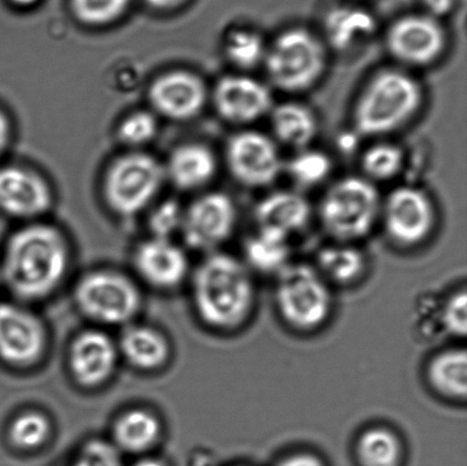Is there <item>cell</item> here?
<instances>
[{
	"label": "cell",
	"mask_w": 467,
	"mask_h": 466,
	"mask_svg": "<svg viewBox=\"0 0 467 466\" xmlns=\"http://www.w3.org/2000/svg\"><path fill=\"white\" fill-rule=\"evenodd\" d=\"M70 258V245L61 231L47 223H30L9 237L0 283L18 303H39L62 285Z\"/></svg>",
	"instance_id": "cell-1"
},
{
	"label": "cell",
	"mask_w": 467,
	"mask_h": 466,
	"mask_svg": "<svg viewBox=\"0 0 467 466\" xmlns=\"http://www.w3.org/2000/svg\"><path fill=\"white\" fill-rule=\"evenodd\" d=\"M191 292L196 315L214 331H235L254 313V276L232 254L219 251L205 254L192 272Z\"/></svg>",
	"instance_id": "cell-2"
},
{
	"label": "cell",
	"mask_w": 467,
	"mask_h": 466,
	"mask_svg": "<svg viewBox=\"0 0 467 466\" xmlns=\"http://www.w3.org/2000/svg\"><path fill=\"white\" fill-rule=\"evenodd\" d=\"M423 102V87L414 76L404 68H383L369 78L357 96L352 126L360 136L382 139L410 125Z\"/></svg>",
	"instance_id": "cell-3"
},
{
	"label": "cell",
	"mask_w": 467,
	"mask_h": 466,
	"mask_svg": "<svg viewBox=\"0 0 467 466\" xmlns=\"http://www.w3.org/2000/svg\"><path fill=\"white\" fill-rule=\"evenodd\" d=\"M382 200L377 185L363 176L343 177L320 200V223L334 241L354 244L377 226Z\"/></svg>",
	"instance_id": "cell-4"
},
{
	"label": "cell",
	"mask_w": 467,
	"mask_h": 466,
	"mask_svg": "<svg viewBox=\"0 0 467 466\" xmlns=\"http://www.w3.org/2000/svg\"><path fill=\"white\" fill-rule=\"evenodd\" d=\"M328 49L313 32L292 27L268 44L263 66L270 84L284 93H305L327 72Z\"/></svg>",
	"instance_id": "cell-5"
},
{
	"label": "cell",
	"mask_w": 467,
	"mask_h": 466,
	"mask_svg": "<svg viewBox=\"0 0 467 466\" xmlns=\"http://www.w3.org/2000/svg\"><path fill=\"white\" fill-rule=\"evenodd\" d=\"M275 303L287 326L313 332L327 323L333 300L328 283L316 267L290 263L277 275Z\"/></svg>",
	"instance_id": "cell-6"
},
{
	"label": "cell",
	"mask_w": 467,
	"mask_h": 466,
	"mask_svg": "<svg viewBox=\"0 0 467 466\" xmlns=\"http://www.w3.org/2000/svg\"><path fill=\"white\" fill-rule=\"evenodd\" d=\"M75 304L89 321L104 326H126L140 314L143 298L139 286L125 274L99 269L77 282Z\"/></svg>",
	"instance_id": "cell-7"
},
{
	"label": "cell",
	"mask_w": 467,
	"mask_h": 466,
	"mask_svg": "<svg viewBox=\"0 0 467 466\" xmlns=\"http://www.w3.org/2000/svg\"><path fill=\"white\" fill-rule=\"evenodd\" d=\"M164 180V167L152 155L128 153L114 160L105 173L104 199L119 216H135L152 202Z\"/></svg>",
	"instance_id": "cell-8"
},
{
	"label": "cell",
	"mask_w": 467,
	"mask_h": 466,
	"mask_svg": "<svg viewBox=\"0 0 467 466\" xmlns=\"http://www.w3.org/2000/svg\"><path fill=\"white\" fill-rule=\"evenodd\" d=\"M379 222L393 244L415 248L424 243L436 228V205L419 187L400 186L382 200Z\"/></svg>",
	"instance_id": "cell-9"
},
{
	"label": "cell",
	"mask_w": 467,
	"mask_h": 466,
	"mask_svg": "<svg viewBox=\"0 0 467 466\" xmlns=\"http://www.w3.org/2000/svg\"><path fill=\"white\" fill-rule=\"evenodd\" d=\"M225 160L234 180L247 189L273 185L284 171L276 141L254 129L238 131L228 140Z\"/></svg>",
	"instance_id": "cell-10"
},
{
	"label": "cell",
	"mask_w": 467,
	"mask_h": 466,
	"mask_svg": "<svg viewBox=\"0 0 467 466\" xmlns=\"http://www.w3.org/2000/svg\"><path fill=\"white\" fill-rule=\"evenodd\" d=\"M47 328L26 305L0 303V360L8 367L30 368L47 350Z\"/></svg>",
	"instance_id": "cell-11"
},
{
	"label": "cell",
	"mask_w": 467,
	"mask_h": 466,
	"mask_svg": "<svg viewBox=\"0 0 467 466\" xmlns=\"http://www.w3.org/2000/svg\"><path fill=\"white\" fill-rule=\"evenodd\" d=\"M448 38L445 29L431 16H409L389 27L386 47L390 57L407 67L433 66L445 54Z\"/></svg>",
	"instance_id": "cell-12"
},
{
	"label": "cell",
	"mask_w": 467,
	"mask_h": 466,
	"mask_svg": "<svg viewBox=\"0 0 467 466\" xmlns=\"http://www.w3.org/2000/svg\"><path fill=\"white\" fill-rule=\"evenodd\" d=\"M237 223V209L230 196L212 192L184 210L182 234L190 248L210 254L231 239Z\"/></svg>",
	"instance_id": "cell-13"
},
{
	"label": "cell",
	"mask_w": 467,
	"mask_h": 466,
	"mask_svg": "<svg viewBox=\"0 0 467 466\" xmlns=\"http://www.w3.org/2000/svg\"><path fill=\"white\" fill-rule=\"evenodd\" d=\"M213 103L223 121L236 126L261 120L275 105L269 87L245 73L221 78L213 90Z\"/></svg>",
	"instance_id": "cell-14"
},
{
	"label": "cell",
	"mask_w": 467,
	"mask_h": 466,
	"mask_svg": "<svg viewBox=\"0 0 467 466\" xmlns=\"http://www.w3.org/2000/svg\"><path fill=\"white\" fill-rule=\"evenodd\" d=\"M119 359L117 341L98 328L79 333L68 349L71 377L85 389H96L111 380Z\"/></svg>",
	"instance_id": "cell-15"
},
{
	"label": "cell",
	"mask_w": 467,
	"mask_h": 466,
	"mask_svg": "<svg viewBox=\"0 0 467 466\" xmlns=\"http://www.w3.org/2000/svg\"><path fill=\"white\" fill-rule=\"evenodd\" d=\"M149 98L155 111L161 116L186 121L203 111L208 89L195 73L176 70L164 73L152 82Z\"/></svg>",
	"instance_id": "cell-16"
},
{
	"label": "cell",
	"mask_w": 467,
	"mask_h": 466,
	"mask_svg": "<svg viewBox=\"0 0 467 466\" xmlns=\"http://www.w3.org/2000/svg\"><path fill=\"white\" fill-rule=\"evenodd\" d=\"M53 193L48 182L29 169L0 168V210L17 219H35L48 212Z\"/></svg>",
	"instance_id": "cell-17"
},
{
	"label": "cell",
	"mask_w": 467,
	"mask_h": 466,
	"mask_svg": "<svg viewBox=\"0 0 467 466\" xmlns=\"http://www.w3.org/2000/svg\"><path fill=\"white\" fill-rule=\"evenodd\" d=\"M132 262L140 280L157 290L176 289L190 274L189 258L172 240L150 236L137 246Z\"/></svg>",
	"instance_id": "cell-18"
},
{
	"label": "cell",
	"mask_w": 467,
	"mask_h": 466,
	"mask_svg": "<svg viewBox=\"0 0 467 466\" xmlns=\"http://www.w3.org/2000/svg\"><path fill=\"white\" fill-rule=\"evenodd\" d=\"M311 205L296 191H276L264 196L254 208L258 228L279 233L290 237L304 231L310 223Z\"/></svg>",
	"instance_id": "cell-19"
},
{
	"label": "cell",
	"mask_w": 467,
	"mask_h": 466,
	"mask_svg": "<svg viewBox=\"0 0 467 466\" xmlns=\"http://www.w3.org/2000/svg\"><path fill=\"white\" fill-rule=\"evenodd\" d=\"M117 346L120 358L140 372L158 371L171 358V349L166 336L143 324L130 323L123 326Z\"/></svg>",
	"instance_id": "cell-20"
},
{
	"label": "cell",
	"mask_w": 467,
	"mask_h": 466,
	"mask_svg": "<svg viewBox=\"0 0 467 466\" xmlns=\"http://www.w3.org/2000/svg\"><path fill=\"white\" fill-rule=\"evenodd\" d=\"M377 27L372 14L363 8H334L325 18L323 41L328 50L348 54L368 44Z\"/></svg>",
	"instance_id": "cell-21"
},
{
	"label": "cell",
	"mask_w": 467,
	"mask_h": 466,
	"mask_svg": "<svg viewBox=\"0 0 467 466\" xmlns=\"http://www.w3.org/2000/svg\"><path fill=\"white\" fill-rule=\"evenodd\" d=\"M217 171L216 155L208 146L199 143L178 146L164 167L166 178L182 191L202 189L213 180Z\"/></svg>",
	"instance_id": "cell-22"
},
{
	"label": "cell",
	"mask_w": 467,
	"mask_h": 466,
	"mask_svg": "<svg viewBox=\"0 0 467 466\" xmlns=\"http://www.w3.org/2000/svg\"><path fill=\"white\" fill-rule=\"evenodd\" d=\"M274 139L296 150L310 148L318 135L317 116L308 105L288 100L274 105L269 113Z\"/></svg>",
	"instance_id": "cell-23"
},
{
	"label": "cell",
	"mask_w": 467,
	"mask_h": 466,
	"mask_svg": "<svg viewBox=\"0 0 467 466\" xmlns=\"http://www.w3.org/2000/svg\"><path fill=\"white\" fill-rule=\"evenodd\" d=\"M162 424L148 409H132L119 415L112 427L113 445L130 454H145L157 446Z\"/></svg>",
	"instance_id": "cell-24"
},
{
	"label": "cell",
	"mask_w": 467,
	"mask_h": 466,
	"mask_svg": "<svg viewBox=\"0 0 467 466\" xmlns=\"http://www.w3.org/2000/svg\"><path fill=\"white\" fill-rule=\"evenodd\" d=\"M245 266L263 275H278L290 264V237L258 228L247 237L244 246Z\"/></svg>",
	"instance_id": "cell-25"
},
{
	"label": "cell",
	"mask_w": 467,
	"mask_h": 466,
	"mask_svg": "<svg viewBox=\"0 0 467 466\" xmlns=\"http://www.w3.org/2000/svg\"><path fill=\"white\" fill-rule=\"evenodd\" d=\"M427 378L443 399L464 401L467 396V354L462 348L443 350L430 360Z\"/></svg>",
	"instance_id": "cell-26"
},
{
	"label": "cell",
	"mask_w": 467,
	"mask_h": 466,
	"mask_svg": "<svg viewBox=\"0 0 467 466\" xmlns=\"http://www.w3.org/2000/svg\"><path fill=\"white\" fill-rule=\"evenodd\" d=\"M363 253L352 243L324 246L317 254V271L328 285H350L358 282L366 271Z\"/></svg>",
	"instance_id": "cell-27"
},
{
	"label": "cell",
	"mask_w": 467,
	"mask_h": 466,
	"mask_svg": "<svg viewBox=\"0 0 467 466\" xmlns=\"http://www.w3.org/2000/svg\"><path fill=\"white\" fill-rule=\"evenodd\" d=\"M356 453L363 466H400L402 444L400 436L390 429L373 427L360 433Z\"/></svg>",
	"instance_id": "cell-28"
},
{
	"label": "cell",
	"mask_w": 467,
	"mask_h": 466,
	"mask_svg": "<svg viewBox=\"0 0 467 466\" xmlns=\"http://www.w3.org/2000/svg\"><path fill=\"white\" fill-rule=\"evenodd\" d=\"M404 166V150L392 141H377L361 153V176L373 184L395 180L400 175Z\"/></svg>",
	"instance_id": "cell-29"
},
{
	"label": "cell",
	"mask_w": 467,
	"mask_h": 466,
	"mask_svg": "<svg viewBox=\"0 0 467 466\" xmlns=\"http://www.w3.org/2000/svg\"><path fill=\"white\" fill-rule=\"evenodd\" d=\"M284 171L301 190L315 189L327 181L333 171L331 157L317 149H302L284 164Z\"/></svg>",
	"instance_id": "cell-30"
},
{
	"label": "cell",
	"mask_w": 467,
	"mask_h": 466,
	"mask_svg": "<svg viewBox=\"0 0 467 466\" xmlns=\"http://www.w3.org/2000/svg\"><path fill=\"white\" fill-rule=\"evenodd\" d=\"M267 47V41L260 32L244 27L232 30L223 46L227 61L241 72L263 66Z\"/></svg>",
	"instance_id": "cell-31"
},
{
	"label": "cell",
	"mask_w": 467,
	"mask_h": 466,
	"mask_svg": "<svg viewBox=\"0 0 467 466\" xmlns=\"http://www.w3.org/2000/svg\"><path fill=\"white\" fill-rule=\"evenodd\" d=\"M52 435V424L45 414L27 410L13 419L8 440L16 449L29 451L41 449Z\"/></svg>",
	"instance_id": "cell-32"
},
{
	"label": "cell",
	"mask_w": 467,
	"mask_h": 466,
	"mask_svg": "<svg viewBox=\"0 0 467 466\" xmlns=\"http://www.w3.org/2000/svg\"><path fill=\"white\" fill-rule=\"evenodd\" d=\"M130 0H73L78 20L87 26L109 25L125 13Z\"/></svg>",
	"instance_id": "cell-33"
},
{
	"label": "cell",
	"mask_w": 467,
	"mask_h": 466,
	"mask_svg": "<svg viewBox=\"0 0 467 466\" xmlns=\"http://www.w3.org/2000/svg\"><path fill=\"white\" fill-rule=\"evenodd\" d=\"M158 128V120L153 113L135 111L122 119L118 127V137L128 146H141L154 140Z\"/></svg>",
	"instance_id": "cell-34"
},
{
	"label": "cell",
	"mask_w": 467,
	"mask_h": 466,
	"mask_svg": "<svg viewBox=\"0 0 467 466\" xmlns=\"http://www.w3.org/2000/svg\"><path fill=\"white\" fill-rule=\"evenodd\" d=\"M439 326L448 336L465 337L467 331V294L466 289L454 292L439 309Z\"/></svg>",
	"instance_id": "cell-35"
},
{
	"label": "cell",
	"mask_w": 467,
	"mask_h": 466,
	"mask_svg": "<svg viewBox=\"0 0 467 466\" xmlns=\"http://www.w3.org/2000/svg\"><path fill=\"white\" fill-rule=\"evenodd\" d=\"M184 221V209L175 200L164 201L150 213L149 227L152 237L171 240L176 233H181Z\"/></svg>",
	"instance_id": "cell-36"
},
{
	"label": "cell",
	"mask_w": 467,
	"mask_h": 466,
	"mask_svg": "<svg viewBox=\"0 0 467 466\" xmlns=\"http://www.w3.org/2000/svg\"><path fill=\"white\" fill-rule=\"evenodd\" d=\"M82 455L93 461L96 466H122L120 450L113 442L94 440L86 442L80 450Z\"/></svg>",
	"instance_id": "cell-37"
},
{
	"label": "cell",
	"mask_w": 467,
	"mask_h": 466,
	"mask_svg": "<svg viewBox=\"0 0 467 466\" xmlns=\"http://www.w3.org/2000/svg\"><path fill=\"white\" fill-rule=\"evenodd\" d=\"M277 466H324L317 456L309 453H296L284 459Z\"/></svg>",
	"instance_id": "cell-38"
},
{
	"label": "cell",
	"mask_w": 467,
	"mask_h": 466,
	"mask_svg": "<svg viewBox=\"0 0 467 466\" xmlns=\"http://www.w3.org/2000/svg\"><path fill=\"white\" fill-rule=\"evenodd\" d=\"M422 2L429 9L430 16L437 18L450 13L455 0H422Z\"/></svg>",
	"instance_id": "cell-39"
},
{
	"label": "cell",
	"mask_w": 467,
	"mask_h": 466,
	"mask_svg": "<svg viewBox=\"0 0 467 466\" xmlns=\"http://www.w3.org/2000/svg\"><path fill=\"white\" fill-rule=\"evenodd\" d=\"M9 139H11V123L6 114L0 111V153L6 149Z\"/></svg>",
	"instance_id": "cell-40"
},
{
	"label": "cell",
	"mask_w": 467,
	"mask_h": 466,
	"mask_svg": "<svg viewBox=\"0 0 467 466\" xmlns=\"http://www.w3.org/2000/svg\"><path fill=\"white\" fill-rule=\"evenodd\" d=\"M184 0H146L150 6L158 9H169L178 6Z\"/></svg>",
	"instance_id": "cell-41"
},
{
	"label": "cell",
	"mask_w": 467,
	"mask_h": 466,
	"mask_svg": "<svg viewBox=\"0 0 467 466\" xmlns=\"http://www.w3.org/2000/svg\"><path fill=\"white\" fill-rule=\"evenodd\" d=\"M132 466H168L163 462L162 460L155 459V458H143Z\"/></svg>",
	"instance_id": "cell-42"
},
{
	"label": "cell",
	"mask_w": 467,
	"mask_h": 466,
	"mask_svg": "<svg viewBox=\"0 0 467 466\" xmlns=\"http://www.w3.org/2000/svg\"><path fill=\"white\" fill-rule=\"evenodd\" d=\"M68 466H96L88 458H86L85 455H82L81 453L78 455V458L76 460H73V462L71 464H68Z\"/></svg>",
	"instance_id": "cell-43"
},
{
	"label": "cell",
	"mask_w": 467,
	"mask_h": 466,
	"mask_svg": "<svg viewBox=\"0 0 467 466\" xmlns=\"http://www.w3.org/2000/svg\"><path fill=\"white\" fill-rule=\"evenodd\" d=\"M14 3H16L18 5H27L32 4L35 2V0H13Z\"/></svg>",
	"instance_id": "cell-44"
}]
</instances>
